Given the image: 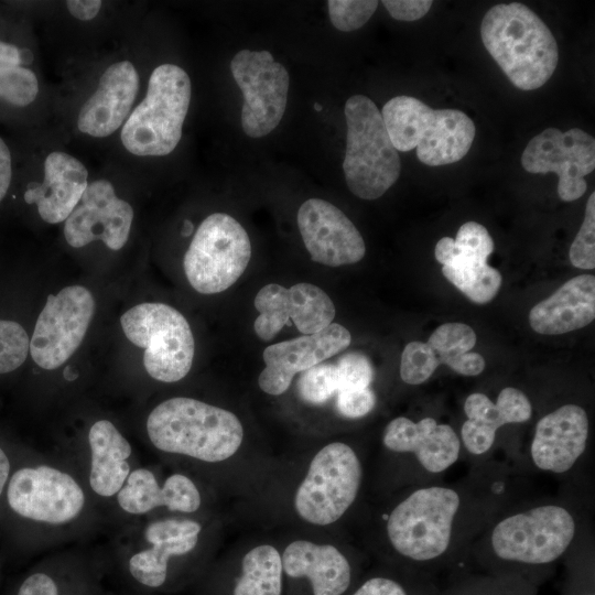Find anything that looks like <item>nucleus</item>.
Listing matches in <instances>:
<instances>
[{
	"instance_id": "obj_1",
	"label": "nucleus",
	"mask_w": 595,
	"mask_h": 595,
	"mask_svg": "<svg viewBox=\"0 0 595 595\" xmlns=\"http://www.w3.org/2000/svg\"><path fill=\"white\" fill-rule=\"evenodd\" d=\"M6 504L47 547L83 538L105 518L75 469L60 455L12 470Z\"/></svg>"
},
{
	"instance_id": "obj_2",
	"label": "nucleus",
	"mask_w": 595,
	"mask_h": 595,
	"mask_svg": "<svg viewBox=\"0 0 595 595\" xmlns=\"http://www.w3.org/2000/svg\"><path fill=\"white\" fill-rule=\"evenodd\" d=\"M151 446L164 454L203 463L231 457L244 440V428L230 411L188 397L156 404L145 419Z\"/></svg>"
},
{
	"instance_id": "obj_3",
	"label": "nucleus",
	"mask_w": 595,
	"mask_h": 595,
	"mask_svg": "<svg viewBox=\"0 0 595 595\" xmlns=\"http://www.w3.org/2000/svg\"><path fill=\"white\" fill-rule=\"evenodd\" d=\"M472 502L463 489L428 485L413 489L388 515L389 543L401 556L432 562L456 547Z\"/></svg>"
},
{
	"instance_id": "obj_4",
	"label": "nucleus",
	"mask_w": 595,
	"mask_h": 595,
	"mask_svg": "<svg viewBox=\"0 0 595 595\" xmlns=\"http://www.w3.org/2000/svg\"><path fill=\"white\" fill-rule=\"evenodd\" d=\"M480 36L494 61L521 90L540 88L556 68L559 50L554 35L523 3L490 8L483 18Z\"/></svg>"
},
{
	"instance_id": "obj_5",
	"label": "nucleus",
	"mask_w": 595,
	"mask_h": 595,
	"mask_svg": "<svg viewBox=\"0 0 595 595\" xmlns=\"http://www.w3.org/2000/svg\"><path fill=\"white\" fill-rule=\"evenodd\" d=\"M380 112L394 149H415L419 161L429 166L462 160L476 134L475 123L465 112L433 109L412 96L391 98Z\"/></svg>"
},
{
	"instance_id": "obj_6",
	"label": "nucleus",
	"mask_w": 595,
	"mask_h": 595,
	"mask_svg": "<svg viewBox=\"0 0 595 595\" xmlns=\"http://www.w3.org/2000/svg\"><path fill=\"white\" fill-rule=\"evenodd\" d=\"M578 532L577 517L560 502H539L505 513L485 536V545L505 562L540 565L560 559Z\"/></svg>"
},
{
	"instance_id": "obj_7",
	"label": "nucleus",
	"mask_w": 595,
	"mask_h": 595,
	"mask_svg": "<svg viewBox=\"0 0 595 595\" xmlns=\"http://www.w3.org/2000/svg\"><path fill=\"white\" fill-rule=\"evenodd\" d=\"M187 73L174 64H162L150 75L144 99L132 110L121 129L123 147L139 156H163L178 144L191 102Z\"/></svg>"
},
{
	"instance_id": "obj_8",
	"label": "nucleus",
	"mask_w": 595,
	"mask_h": 595,
	"mask_svg": "<svg viewBox=\"0 0 595 595\" xmlns=\"http://www.w3.org/2000/svg\"><path fill=\"white\" fill-rule=\"evenodd\" d=\"M347 125L343 171L349 191L363 199L382 196L399 178L401 162L380 110L364 95L344 107Z\"/></svg>"
},
{
	"instance_id": "obj_9",
	"label": "nucleus",
	"mask_w": 595,
	"mask_h": 595,
	"mask_svg": "<svg viewBox=\"0 0 595 595\" xmlns=\"http://www.w3.org/2000/svg\"><path fill=\"white\" fill-rule=\"evenodd\" d=\"M132 344L144 349L148 375L161 382H176L191 370L195 342L184 315L164 303H141L120 317Z\"/></svg>"
},
{
	"instance_id": "obj_10",
	"label": "nucleus",
	"mask_w": 595,
	"mask_h": 595,
	"mask_svg": "<svg viewBox=\"0 0 595 595\" xmlns=\"http://www.w3.org/2000/svg\"><path fill=\"white\" fill-rule=\"evenodd\" d=\"M113 544L123 552L126 567L139 584L162 586L174 558L192 553L198 545L203 527L190 518H143L119 524Z\"/></svg>"
},
{
	"instance_id": "obj_11",
	"label": "nucleus",
	"mask_w": 595,
	"mask_h": 595,
	"mask_svg": "<svg viewBox=\"0 0 595 595\" xmlns=\"http://www.w3.org/2000/svg\"><path fill=\"white\" fill-rule=\"evenodd\" d=\"M250 258L251 242L240 223L228 214L214 213L196 229L183 267L194 290L216 294L241 277Z\"/></svg>"
},
{
	"instance_id": "obj_12",
	"label": "nucleus",
	"mask_w": 595,
	"mask_h": 595,
	"mask_svg": "<svg viewBox=\"0 0 595 595\" xmlns=\"http://www.w3.org/2000/svg\"><path fill=\"white\" fill-rule=\"evenodd\" d=\"M363 467L356 452L342 442L322 447L299 486L294 507L305 521L327 526L354 504L360 489Z\"/></svg>"
},
{
	"instance_id": "obj_13",
	"label": "nucleus",
	"mask_w": 595,
	"mask_h": 595,
	"mask_svg": "<svg viewBox=\"0 0 595 595\" xmlns=\"http://www.w3.org/2000/svg\"><path fill=\"white\" fill-rule=\"evenodd\" d=\"M230 71L244 96L241 127L251 138H261L280 123L288 102L290 76L268 51H239Z\"/></svg>"
},
{
	"instance_id": "obj_14",
	"label": "nucleus",
	"mask_w": 595,
	"mask_h": 595,
	"mask_svg": "<svg viewBox=\"0 0 595 595\" xmlns=\"http://www.w3.org/2000/svg\"><path fill=\"white\" fill-rule=\"evenodd\" d=\"M83 450L62 456L77 473L90 496L108 516L116 495L131 470L139 465L133 446L108 419L91 423Z\"/></svg>"
},
{
	"instance_id": "obj_15",
	"label": "nucleus",
	"mask_w": 595,
	"mask_h": 595,
	"mask_svg": "<svg viewBox=\"0 0 595 595\" xmlns=\"http://www.w3.org/2000/svg\"><path fill=\"white\" fill-rule=\"evenodd\" d=\"M89 290L71 285L47 296L30 340V353L42 369L61 367L82 344L94 315Z\"/></svg>"
},
{
	"instance_id": "obj_16",
	"label": "nucleus",
	"mask_w": 595,
	"mask_h": 595,
	"mask_svg": "<svg viewBox=\"0 0 595 595\" xmlns=\"http://www.w3.org/2000/svg\"><path fill=\"white\" fill-rule=\"evenodd\" d=\"M521 165L533 174L555 173L560 198L576 201L587 190L584 176L595 169V140L580 128L565 132L547 128L529 141L521 155Z\"/></svg>"
},
{
	"instance_id": "obj_17",
	"label": "nucleus",
	"mask_w": 595,
	"mask_h": 595,
	"mask_svg": "<svg viewBox=\"0 0 595 595\" xmlns=\"http://www.w3.org/2000/svg\"><path fill=\"white\" fill-rule=\"evenodd\" d=\"M487 228L476 221L463 224L456 238H441L434 257L442 264V274L465 296L477 304L490 302L500 290V272L487 263L494 251Z\"/></svg>"
},
{
	"instance_id": "obj_18",
	"label": "nucleus",
	"mask_w": 595,
	"mask_h": 595,
	"mask_svg": "<svg viewBox=\"0 0 595 595\" xmlns=\"http://www.w3.org/2000/svg\"><path fill=\"white\" fill-rule=\"evenodd\" d=\"M253 305L259 312L253 329L264 342L274 338L289 320L304 335L317 333L333 323L336 312L326 292L305 282L290 288L267 284L257 293Z\"/></svg>"
},
{
	"instance_id": "obj_19",
	"label": "nucleus",
	"mask_w": 595,
	"mask_h": 595,
	"mask_svg": "<svg viewBox=\"0 0 595 595\" xmlns=\"http://www.w3.org/2000/svg\"><path fill=\"white\" fill-rule=\"evenodd\" d=\"M201 506V491L190 476L173 473L161 484L151 468L139 464L116 495L108 517L111 515L119 526L148 518L161 508L171 512L194 513Z\"/></svg>"
},
{
	"instance_id": "obj_20",
	"label": "nucleus",
	"mask_w": 595,
	"mask_h": 595,
	"mask_svg": "<svg viewBox=\"0 0 595 595\" xmlns=\"http://www.w3.org/2000/svg\"><path fill=\"white\" fill-rule=\"evenodd\" d=\"M133 219L132 206L116 195L108 180L88 183L82 198L64 224V237L74 248L101 240L119 250L128 241Z\"/></svg>"
},
{
	"instance_id": "obj_21",
	"label": "nucleus",
	"mask_w": 595,
	"mask_h": 595,
	"mask_svg": "<svg viewBox=\"0 0 595 595\" xmlns=\"http://www.w3.org/2000/svg\"><path fill=\"white\" fill-rule=\"evenodd\" d=\"M298 227L314 262L340 267L360 261L365 241L351 220L322 198L306 199L299 208Z\"/></svg>"
},
{
	"instance_id": "obj_22",
	"label": "nucleus",
	"mask_w": 595,
	"mask_h": 595,
	"mask_svg": "<svg viewBox=\"0 0 595 595\" xmlns=\"http://www.w3.org/2000/svg\"><path fill=\"white\" fill-rule=\"evenodd\" d=\"M351 342L349 331L332 323L324 329L268 346L262 354L266 367L259 375L260 389L280 396L294 376L346 349Z\"/></svg>"
},
{
	"instance_id": "obj_23",
	"label": "nucleus",
	"mask_w": 595,
	"mask_h": 595,
	"mask_svg": "<svg viewBox=\"0 0 595 595\" xmlns=\"http://www.w3.org/2000/svg\"><path fill=\"white\" fill-rule=\"evenodd\" d=\"M588 434L586 411L575 403L563 404L537 422L529 448L530 459L542 472L565 474L584 454Z\"/></svg>"
},
{
	"instance_id": "obj_24",
	"label": "nucleus",
	"mask_w": 595,
	"mask_h": 595,
	"mask_svg": "<svg viewBox=\"0 0 595 595\" xmlns=\"http://www.w3.org/2000/svg\"><path fill=\"white\" fill-rule=\"evenodd\" d=\"M383 445L391 452L413 454L429 474H441L453 466L462 443L455 430L426 416L413 421L405 416L391 420L383 432Z\"/></svg>"
},
{
	"instance_id": "obj_25",
	"label": "nucleus",
	"mask_w": 595,
	"mask_h": 595,
	"mask_svg": "<svg viewBox=\"0 0 595 595\" xmlns=\"http://www.w3.org/2000/svg\"><path fill=\"white\" fill-rule=\"evenodd\" d=\"M138 90L139 74L134 65L130 61L111 64L80 108L77 128L95 138L112 134L127 120Z\"/></svg>"
},
{
	"instance_id": "obj_26",
	"label": "nucleus",
	"mask_w": 595,
	"mask_h": 595,
	"mask_svg": "<svg viewBox=\"0 0 595 595\" xmlns=\"http://www.w3.org/2000/svg\"><path fill=\"white\" fill-rule=\"evenodd\" d=\"M464 412L461 443L473 456H483L493 447L499 428L530 420L532 405L521 390L506 387L495 402L485 393H470L464 402Z\"/></svg>"
},
{
	"instance_id": "obj_27",
	"label": "nucleus",
	"mask_w": 595,
	"mask_h": 595,
	"mask_svg": "<svg viewBox=\"0 0 595 595\" xmlns=\"http://www.w3.org/2000/svg\"><path fill=\"white\" fill-rule=\"evenodd\" d=\"M88 185V171L75 156L54 151L44 161V178L30 186L23 197L35 204L40 217L48 224H58L71 215Z\"/></svg>"
},
{
	"instance_id": "obj_28",
	"label": "nucleus",
	"mask_w": 595,
	"mask_h": 595,
	"mask_svg": "<svg viewBox=\"0 0 595 595\" xmlns=\"http://www.w3.org/2000/svg\"><path fill=\"white\" fill-rule=\"evenodd\" d=\"M595 318V277L581 274L566 281L529 312L538 334L560 335L583 328Z\"/></svg>"
},
{
	"instance_id": "obj_29",
	"label": "nucleus",
	"mask_w": 595,
	"mask_h": 595,
	"mask_svg": "<svg viewBox=\"0 0 595 595\" xmlns=\"http://www.w3.org/2000/svg\"><path fill=\"white\" fill-rule=\"evenodd\" d=\"M281 559L289 576L310 580L313 595H342L349 586L350 564L332 544L296 540L284 549Z\"/></svg>"
},
{
	"instance_id": "obj_30",
	"label": "nucleus",
	"mask_w": 595,
	"mask_h": 595,
	"mask_svg": "<svg viewBox=\"0 0 595 595\" xmlns=\"http://www.w3.org/2000/svg\"><path fill=\"white\" fill-rule=\"evenodd\" d=\"M474 329L464 323H444L428 339L439 365H446L462 376H477L485 369V359L470 351L476 344Z\"/></svg>"
},
{
	"instance_id": "obj_31",
	"label": "nucleus",
	"mask_w": 595,
	"mask_h": 595,
	"mask_svg": "<svg viewBox=\"0 0 595 595\" xmlns=\"http://www.w3.org/2000/svg\"><path fill=\"white\" fill-rule=\"evenodd\" d=\"M282 559L270 544L251 549L242 559V575L234 595H281Z\"/></svg>"
},
{
	"instance_id": "obj_32",
	"label": "nucleus",
	"mask_w": 595,
	"mask_h": 595,
	"mask_svg": "<svg viewBox=\"0 0 595 595\" xmlns=\"http://www.w3.org/2000/svg\"><path fill=\"white\" fill-rule=\"evenodd\" d=\"M338 386L336 365L323 361L301 374L298 392L304 402L321 405L338 391Z\"/></svg>"
},
{
	"instance_id": "obj_33",
	"label": "nucleus",
	"mask_w": 595,
	"mask_h": 595,
	"mask_svg": "<svg viewBox=\"0 0 595 595\" xmlns=\"http://www.w3.org/2000/svg\"><path fill=\"white\" fill-rule=\"evenodd\" d=\"M39 93L35 74L23 66L0 64V98L17 107L34 101Z\"/></svg>"
},
{
	"instance_id": "obj_34",
	"label": "nucleus",
	"mask_w": 595,
	"mask_h": 595,
	"mask_svg": "<svg viewBox=\"0 0 595 595\" xmlns=\"http://www.w3.org/2000/svg\"><path fill=\"white\" fill-rule=\"evenodd\" d=\"M439 367V361L428 343L413 340L405 345L400 361V377L408 385L425 382Z\"/></svg>"
},
{
	"instance_id": "obj_35",
	"label": "nucleus",
	"mask_w": 595,
	"mask_h": 595,
	"mask_svg": "<svg viewBox=\"0 0 595 595\" xmlns=\"http://www.w3.org/2000/svg\"><path fill=\"white\" fill-rule=\"evenodd\" d=\"M30 351V338L17 322L0 320V375L18 369Z\"/></svg>"
},
{
	"instance_id": "obj_36",
	"label": "nucleus",
	"mask_w": 595,
	"mask_h": 595,
	"mask_svg": "<svg viewBox=\"0 0 595 595\" xmlns=\"http://www.w3.org/2000/svg\"><path fill=\"white\" fill-rule=\"evenodd\" d=\"M376 0H328V15L339 31L350 32L368 22L378 8Z\"/></svg>"
},
{
	"instance_id": "obj_37",
	"label": "nucleus",
	"mask_w": 595,
	"mask_h": 595,
	"mask_svg": "<svg viewBox=\"0 0 595 595\" xmlns=\"http://www.w3.org/2000/svg\"><path fill=\"white\" fill-rule=\"evenodd\" d=\"M570 261L578 269L595 268V193L587 199L584 219L570 248Z\"/></svg>"
},
{
	"instance_id": "obj_38",
	"label": "nucleus",
	"mask_w": 595,
	"mask_h": 595,
	"mask_svg": "<svg viewBox=\"0 0 595 595\" xmlns=\"http://www.w3.org/2000/svg\"><path fill=\"white\" fill-rule=\"evenodd\" d=\"M335 365L338 372V391L370 387L374 368L366 355L359 351L346 353Z\"/></svg>"
},
{
	"instance_id": "obj_39",
	"label": "nucleus",
	"mask_w": 595,
	"mask_h": 595,
	"mask_svg": "<svg viewBox=\"0 0 595 595\" xmlns=\"http://www.w3.org/2000/svg\"><path fill=\"white\" fill-rule=\"evenodd\" d=\"M376 394L369 388L342 390L337 392L338 412L350 419L368 414L376 405Z\"/></svg>"
},
{
	"instance_id": "obj_40",
	"label": "nucleus",
	"mask_w": 595,
	"mask_h": 595,
	"mask_svg": "<svg viewBox=\"0 0 595 595\" xmlns=\"http://www.w3.org/2000/svg\"><path fill=\"white\" fill-rule=\"evenodd\" d=\"M389 14L398 21H415L423 18L431 9V0H383Z\"/></svg>"
},
{
	"instance_id": "obj_41",
	"label": "nucleus",
	"mask_w": 595,
	"mask_h": 595,
	"mask_svg": "<svg viewBox=\"0 0 595 595\" xmlns=\"http://www.w3.org/2000/svg\"><path fill=\"white\" fill-rule=\"evenodd\" d=\"M17 595H61L57 581L50 572L36 571L20 584Z\"/></svg>"
},
{
	"instance_id": "obj_42",
	"label": "nucleus",
	"mask_w": 595,
	"mask_h": 595,
	"mask_svg": "<svg viewBox=\"0 0 595 595\" xmlns=\"http://www.w3.org/2000/svg\"><path fill=\"white\" fill-rule=\"evenodd\" d=\"M353 595H407V592L393 580L372 577L366 581Z\"/></svg>"
},
{
	"instance_id": "obj_43",
	"label": "nucleus",
	"mask_w": 595,
	"mask_h": 595,
	"mask_svg": "<svg viewBox=\"0 0 595 595\" xmlns=\"http://www.w3.org/2000/svg\"><path fill=\"white\" fill-rule=\"evenodd\" d=\"M100 0H68L66 8L76 19L82 21L93 20L101 9Z\"/></svg>"
},
{
	"instance_id": "obj_44",
	"label": "nucleus",
	"mask_w": 595,
	"mask_h": 595,
	"mask_svg": "<svg viewBox=\"0 0 595 595\" xmlns=\"http://www.w3.org/2000/svg\"><path fill=\"white\" fill-rule=\"evenodd\" d=\"M12 178V159L6 142L0 137V202L4 198Z\"/></svg>"
},
{
	"instance_id": "obj_45",
	"label": "nucleus",
	"mask_w": 595,
	"mask_h": 595,
	"mask_svg": "<svg viewBox=\"0 0 595 595\" xmlns=\"http://www.w3.org/2000/svg\"><path fill=\"white\" fill-rule=\"evenodd\" d=\"M32 60V54L26 50L0 41V64L21 66Z\"/></svg>"
},
{
	"instance_id": "obj_46",
	"label": "nucleus",
	"mask_w": 595,
	"mask_h": 595,
	"mask_svg": "<svg viewBox=\"0 0 595 595\" xmlns=\"http://www.w3.org/2000/svg\"><path fill=\"white\" fill-rule=\"evenodd\" d=\"M12 473V464L9 455L0 445V498L2 497L9 477Z\"/></svg>"
},
{
	"instance_id": "obj_47",
	"label": "nucleus",
	"mask_w": 595,
	"mask_h": 595,
	"mask_svg": "<svg viewBox=\"0 0 595 595\" xmlns=\"http://www.w3.org/2000/svg\"><path fill=\"white\" fill-rule=\"evenodd\" d=\"M314 108H315L317 111H321V110H322V107H321L318 104H315V105H314Z\"/></svg>"
}]
</instances>
